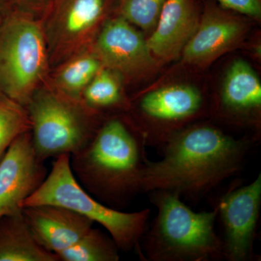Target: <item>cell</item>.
<instances>
[{
	"label": "cell",
	"mask_w": 261,
	"mask_h": 261,
	"mask_svg": "<svg viewBox=\"0 0 261 261\" xmlns=\"http://www.w3.org/2000/svg\"><path fill=\"white\" fill-rule=\"evenodd\" d=\"M32 143L42 161L76 153L93 138L101 117L51 86H41L27 106Z\"/></svg>",
	"instance_id": "obj_6"
},
{
	"label": "cell",
	"mask_w": 261,
	"mask_h": 261,
	"mask_svg": "<svg viewBox=\"0 0 261 261\" xmlns=\"http://www.w3.org/2000/svg\"><path fill=\"white\" fill-rule=\"evenodd\" d=\"M49 61L41 20L13 7L0 21V92L27 107Z\"/></svg>",
	"instance_id": "obj_5"
},
{
	"label": "cell",
	"mask_w": 261,
	"mask_h": 261,
	"mask_svg": "<svg viewBox=\"0 0 261 261\" xmlns=\"http://www.w3.org/2000/svg\"><path fill=\"white\" fill-rule=\"evenodd\" d=\"M166 0H120V15L144 30H152L157 25Z\"/></svg>",
	"instance_id": "obj_21"
},
{
	"label": "cell",
	"mask_w": 261,
	"mask_h": 261,
	"mask_svg": "<svg viewBox=\"0 0 261 261\" xmlns=\"http://www.w3.org/2000/svg\"><path fill=\"white\" fill-rule=\"evenodd\" d=\"M13 8L10 0H0V21Z\"/></svg>",
	"instance_id": "obj_24"
},
{
	"label": "cell",
	"mask_w": 261,
	"mask_h": 261,
	"mask_svg": "<svg viewBox=\"0 0 261 261\" xmlns=\"http://www.w3.org/2000/svg\"><path fill=\"white\" fill-rule=\"evenodd\" d=\"M29 130L27 108L0 92V159L19 136Z\"/></svg>",
	"instance_id": "obj_20"
},
{
	"label": "cell",
	"mask_w": 261,
	"mask_h": 261,
	"mask_svg": "<svg viewBox=\"0 0 261 261\" xmlns=\"http://www.w3.org/2000/svg\"><path fill=\"white\" fill-rule=\"evenodd\" d=\"M102 67L89 48L61 63L51 87L65 97L82 102L84 89Z\"/></svg>",
	"instance_id": "obj_17"
},
{
	"label": "cell",
	"mask_w": 261,
	"mask_h": 261,
	"mask_svg": "<svg viewBox=\"0 0 261 261\" xmlns=\"http://www.w3.org/2000/svg\"><path fill=\"white\" fill-rule=\"evenodd\" d=\"M118 250L111 237L92 227L73 246L57 256L59 261H118Z\"/></svg>",
	"instance_id": "obj_19"
},
{
	"label": "cell",
	"mask_w": 261,
	"mask_h": 261,
	"mask_svg": "<svg viewBox=\"0 0 261 261\" xmlns=\"http://www.w3.org/2000/svg\"><path fill=\"white\" fill-rule=\"evenodd\" d=\"M70 158L69 154L56 158L42 185L24 201L23 209L39 205L66 207L102 226L119 250H139L141 240L148 226L150 210L122 212L97 200L75 178L70 168Z\"/></svg>",
	"instance_id": "obj_4"
},
{
	"label": "cell",
	"mask_w": 261,
	"mask_h": 261,
	"mask_svg": "<svg viewBox=\"0 0 261 261\" xmlns=\"http://www.w3.org/2000/svg\"><path fill=\"white\" fill-rule=\"evenodd\" d=\"M252 140L236 139L208 123H194L163 146L162 159L148 161L142 192L168 190L200 198L241 169Z\"/></svg>",
	"instance_id": "obj_1"
},
{
	"label": "cell",
	"mask_w": 261,
	"mask_h": 261,
	"mask_svg": "<svg viewBox=\"0 0 261 261\" xmlns=\"http://www.w3.org/2000/svg\"><path fill=\"white\" fill-rule=\"evenodd\" d=\"M111 0H53L42 23L49 61L63 63L92 47Z\"/></svg>",
	"instance_id": "obj_7"
},
{
	"label": "cell",
	"mask_w": 261,
	"mask_h": 261,
	"mask_svg": "<svg viewBox=\"0 0 261 261\" xmlns=\"http://www.w3.org/2000/svg\"><path fill=\"white\" fill-rule=\"evenodd\" d=\"M223 116L235 121L258 124L261 108V83L246 61L238 60L230 66L219 99Z\"/></svg>",
	"instance_id": "obj_15"
},
{
	"label": "cell",
	"mask_w": 261,
	"mask_h": 261,
	"mask_svg": "<svg viewBox=\"0 0 261 261\" xmlns=\"http://www.w3.org/2000/svg\"><path fill=\"white\" fill-rule=\"evenodd\" d=\"M157 214L140 243L149 261H214L224 259L216 231L217 209L195 212L179 195L168 190L147 192Z\"/></svg>",
	"instance_id": "obj_3"
},
{
	"label": "cell",
	"mask_w": 261,
	"mask_h": 261,
	"mask_svg": "<svg viewBox=\"0 0 261 261\" xmlns=\"http://www.w3.org/2000/svg\"><path fill=\"white\" fill-rule=\"evenodd\" d=\"M260 205V173L249 185L233 186L217 201L215 207L224 232L221 240L224 260H257L254 243Z\"/></svg>",
	"instance_id": "obj_9"
},
{
	"label": "cell",
	"mask_w": 261,
	"mask_h": 261,
	"mask_svg": "<svg viewBox=\"0 0 261 261\" xmlns=\"http://www.w3.org/2000/svg\"><path fill=\"white\" fill-rule=\"evenodd\" d=\"M247 32V23L238 15L216 6L207 7L193 37L182 51L184 61L203 66L234 48Z\"/></svg>",
	"instance_id": "obj_12"
},
{
	"label": "cell",
	"mask_w": 261,
	"mask_h": 261,
	"mask_svg": "<svg viewBox=\"0 0 261 261\" xmlns=\"http://www.w3.org/2000/svg\"><path fill=\"white\" fill-rule=\"evenodd\" d=\"M81 101L88 109L102 116L104 111L129 108L122 92L117 73L102 67L87 85Z\"/></svg>",
	"instance_id": "obj_18"
},
{
	"label": "cell",
	"mask_w": 261,
	"mask_h": 261,
	"mask_svg": "<svg viewBox=\"0 0 261 261\" xmlns=\"http://www.w3.org/2000/svg\"><path fill=\"white\" fill-rule=\"evenodd\" d=\"M0 261H59L39 245L23 214L0 219Z\"/></svg>",
	"instance_id": "obj_16"
},
{
	"label": "cell",
	"mask_w": 261,
	"mask_h": 261,
	"mask_svg": "<svg viewBox=\"0 0 261 261\" xmlns=\"http://www.w3.org/2000/svg\"><path fill=\"white\" fill-rule=\"evenodd\" d=\"M47 174L34 148L31 130L19 136L0 159V219L22 213L24 201Z\"/></svg>",
	"instance_id": "obj_10"
},
{
	"label": "cell",
	"mask_w": 261,
	"mask_h": 261,
	"mask_svg": "<svg viewBox=\"0 0 261 261\" xmlns=\"http://www.w3.org/2000/svg\"><path fill=\"white\" fill-rule=\"evenodd\" d=\"M145 137L124 118L102 121L92 140L70 158L79 183L105 205L121 210L142 192L149 160Z\"/></svg>",
	"instance_id": "obj_2"
},
{
	"label": "cell",
	"mask_w": 261,
	"mask_h": 261,
	"mask_svg": "<svg viewBox=\"0 0 261 261\" xmlns=\"http://www.w3.org/2000/svg\"><path fill=\"white\" fill-rule=\"evenodd\" d=\"M53 0H10L12 5L31 14H43Z\"/></svg>",
	"instance_id": "obj_23"
},
{
	"label": "cell",
	"mask_w": 261,
	"mask_h": 261,
	"mask_svg": "<svg viewBox=\"0 0 261 261\" xmlns=\"http://www.w3.org/2000/svg\"><path fill=\"white\" fill-rule=\"evenodd\" d=\"M222 8L259 19L261 16V0H216Z\"/></svg>",
	"instance_id": "obj_22"
},
{
	"label": "cell",
	"mask_w": 261,
	"mask_h": 261,
	"mask_svg": "<svg viewBox=\"0 0 261 261\" xmlns=\"http://www.w3.org/2000/svg\"><path fill=\"white\" fill-rule=\"evenodd\" d=\"M22 214L39 245L56 255L93 227L92 220L62 206H29Z\"/></svg>",
	"instance_id": "obj_13"
},
{
	"label": "cell",
	"mask_w": 261,
	"mask_h": 261,
	"mask_svg": "<svg viewBox=\"0 0 261 261\" xmlns=\"http://www.w3.org/2000/svg\"><path fill=\"white\" fill-rule=\"evenodd\" d=\"M104 23L90 47L103 67L127 77L154 70L156 59L147 40L132 23L121 15Z\"/></svg>",
	"instance_id": "obj_11"
},
{
	"label": "cell",
	"mask_w": 261,
	"mask_h": 261,
	"mask_svg": "<svg viewBox=\"0 0 261 261\" xmlns=\"http://www.w3.org/2000/svg\"><path fill=\"white\" fill-rule=\"evenodd\" d=\"M205 109L200 89L187 84H172L154 89L142 96L136 112L143 121L140 132L146 145L162 148L175 134L187 127Z\"/></svg>",
	"instance_id": "obj_8"
},
{
	"label": "cell",
	"mask_w": 261,
	"mask_h": 261,
	"mask_svg": "<svg viewBox=\"0 0 261 261\" xmlns=\"http://www.w3.org/2000/svg\"><path fill=\"white\" fill-rule=\"evenodd\" d=\"M200 19L193 0H166L154 32L147 40L154 58L169 61L179 56L193 37Z\"/></svg>",
	"instance_id": "obj_14"
}]
</instances>
